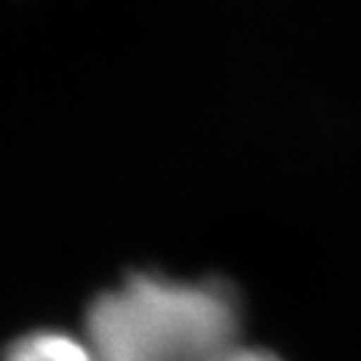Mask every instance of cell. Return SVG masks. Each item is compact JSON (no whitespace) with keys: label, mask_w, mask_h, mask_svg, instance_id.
Listing matches in <instances>:
<instances>
[{"label":"cell","mask_w":361,"mask_h":361,"mask_svg":"<svg viewBox=\"0 0 361 361\" xmlns=\"http://www.w3.org/2000/svg\"><path fill=\"white\" fill-rule=\"evenodd\" d=\"M238 332L241 300L222 279L131 273L86 310L94 361H217Z\"/></svg>","instance_id":"cell-1"},{"label":"cell","mask_w":361,"mask_h":361,"mask_svg":"<svg viewBox=\"0 0 361 361\" xmlns=\"http://www.w3.org/2000/svg\"><path fill=\"white\" fill-rule=\"evenodd\" d=\"M0 361H94V356L86 340L59 329H35L8 343Z\"/></svg>","instance_id":"cell-2"},{"label":"cell","mask_w":361,"mask_h":361,"mask_svg":"<svg viewBox=\"0 0 361 361\" xmlns=\"http://www.w3.org/2000/svg\"><path fill=\"white\" fill-rule=\"evenodd\" d=\"M217 361H284L279 359L276 353L271 350H262V348H238V345H233L228 353H222Z\"/></svg>","instance_id":"cell-3"}]
</instances>
